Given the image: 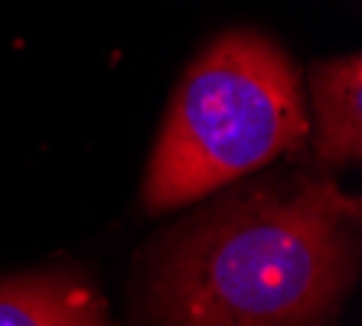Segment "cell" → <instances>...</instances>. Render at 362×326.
I'll list each match as a JSON object with an SVG mask.
<instances>
[{
    "label": "cell",
    "mask_w": 362,
    "mask_h": 326,
    "mask_svg": "<svg viewBox=\"0 0 362 326\" xmlns=\"http://www.w3.org/2000/svg\"><path fill=\"white\" fill-rule=\"evenodd\" d=\"M356 199L327 180L222 202L157 255L147 326H320L356 277Z\"/></svg>",
    "instance_id": "obj_1"
},
{
    "label": "cell",
    "mask_w": 362,
    "mask_h": 326,
    "mask_svg": "<svg viewBox=\"0 0 362 326\" xmlns=\"http://www.w3.org/2000/svg\"><path fill=\"white\" fill-rule=\"evenodd\" d=\"M0 326H111V320L82 277L33 274L0 284Z\"/></svg>",
    "instance_id": "obj_3"
},
{
    "label": "cell",
    "mask_w": 362,
    "mask_h": 326,
    "mask_svg": "<svg viewBox=\"0 0 362 326\" xmlns=\"http://www.w3.org/2000/svg\"><path fill=\"white\" fill-rule=\"evenodd\" d=\"M317 108V151L327 163L359 160L362 151V66L359 56L327 59L310 72Z\"/></svg>",
    "instance_id": "obj_4"
},
{
    "label": "cell",
    "mask_w": 362,
    "mask_h": 326,
    "mask_svg": "<svg viewBox=\"0 0 362 326\" xmlns=\"http://www.w3.org/2000/svg\"><path fill=\"white\" fill-rule=\"evenodd\" d=\"M307 111L294 62L258 33L219 36L186 69L144 180L151 212L177 209L294 151Z\"/></svg>",
    "instance_id": "obj_2"
}]
</instances>
